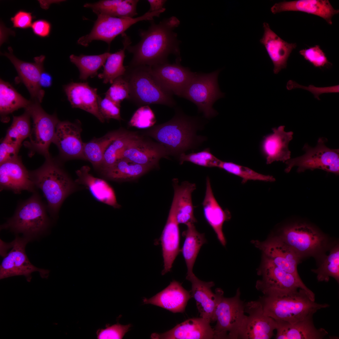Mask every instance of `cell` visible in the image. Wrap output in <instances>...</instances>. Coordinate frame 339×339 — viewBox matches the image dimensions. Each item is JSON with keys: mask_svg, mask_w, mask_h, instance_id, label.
Wrapping results in <instances>:
<instances>
[{"mask_svg": "<svg viewBox=\"0 0 339 339\" xmlns=\"http://www.w3.org/2000/svg\"><path fill=\"white\" fill-rule=\"evenodd\" d=\"M110 53L106 52L98 55L81 54L79 56L72 54L69 58L70 61L78 68L80 79L85 81L89 77H94L97 75L98 70L104 66Z\"/></svg>", "mask_w": 339, "mask_h": 339, "instance_id": "obj_39", "label": "cell"}, {"mask_svg": "<svg viewBox=\"0 0 339 339\" xmlns=\"http://www.w3.org/2000/svg\"><path fill=\"white\" fill-rule=\"evenodd\" d=\"M300 54L315 67H321L330 64L325 54L318 45L303 49Z\"/></svg>", "mask_w": 339, "mask_h": 339, "instance_id": "obj_48", "label": "cell"}, {"mask_svg": "<svg viewBox=\"0 0 339 339\" xmlns=\"http://www.w3.org/2000/svg\"><path fill=\"white\" fill-rule=\"evenodd\" d=\"M20 147L4 138L0 145V164L18 156Z\"/></svg>", "mask_w": 339, "mask_h": 339, "instance_id": "obj_51", "label": "cell"}, {"mask_svg": "<svg viewBox=\"0 0 339 339\" xmlns=\"http://www.w3.org/2000/svg\"><path fill=\"white\" fill-rule=\"evenodd\" d=\"M210 322L202 318L189 319L162 333H153V339H214V331Z\"/></svg>", "mask_w": 339, "mask_h": 339, "instance_id": "obj_23", "label": "cell"}, {"mask_svg": "<svg viewBox=\"0 0 339 339\" xmlns=\"http://www.w3.org/2000/svg\"><path fill=\"white\" fill-rule=\"evenodd\" d=\"M52 78L48 73L44 71L41 74L40 83V86L43 87H48L52 84Z\"/></svg>", "mask_w": 339, "mask_h": 339, "instance_id": "obj_54", "label": "cell"}, {"mask_svg": "<svg viewBox=\"0 0 339 339\" xmlns=\"http://www.w3.org/2000/svg\"><path fill=\"white\" fill-rule=\"evenodd\" d=\"M259 300L264 314L275 320L293 323L313 315L318 310L328 307L327 304L315 302L306 291L299 288L297 291L282 297L264 295Z\"/></svg>", "mask_w": 339, "mask_h": 339, "instance_id": "obj_3", "label": "cell"}, {"mask_svg": "<svg viewBox=\"0 0 339 339\" xmlns=\"http://www.w3.org/2000/svg\"><path fill=\"white\" fill-rule=\"evenodd\" d=\"M187 229L182 235L185 239L181 250L187 269L186 279L195 275L193 268L197 256L202 246L206 242L204 234L199 232L194 223L186 225Z\"/></svg>", "mask_w": 339, "mask_h": 339, "instance_id": "obj_34", "label": "cell"}, {"mask_svg": "<svg viewBox=\"0 0 339 339\" xmlns=\"http://www.w3.org/2000/svg\"><path fill=\"white\" fill-rule=\"evenodd\" d=\"M30 103L25 109L29 113L33 121V127L29 136V141L24 145L32 154L37 152L46 158L50 157L49 147L55 136L57 125L60 121L56 114L46 113L40 103L30 100Z\"/></svg>", "mask_w": 339, "mask_h": 339, "instance_id": "obj_11", "label": "cell"}, {"mask_svg": "<svg viewBox=\"0 0 339 339\" xmlns=\"http://www.w3.org/2000/svg\"><path fill=\"white\" fill-rule=\"evenodd\" d=\"M131 325L129 324L122 325L119 323L111 326H106L105 329H99L97 331V338L99 339H121L129 331Z\"/></svg>", "mask_w": 339, "mask_h": 339, "instance_id": "obj_50", "label": "cell"}, {"mask_svg": "<svg viewBox=\"0 0 339 339\" xmlns=\"http://www.w3.org/2000/svg\"><path fill=\"white\" fill-rule=\"evenodd\" d=\"M198 117L187 116L178 109L173 117L164 123L153 126L147 132L163 146L170 155H179L196 148L205 140L196 135L201 125Z\"/></svg>", "mask_w": 339, "mask_h": 339, "instance_id": "obj_2", "label": "cell"}, {"mask_svg": "<svg viewBox=\"0 0 339 339\" xmlns=\"http://www.w3.org/2000/svg\"><path fill=\"white\" fill-rule=\"evenodd\" d=\"M34 18L31 13L20 10L11 18V20L13 27L26 29L31 27Z\"/></svg>", "mask_w": 339, "mask_h": 339, "instance_id": "obj_52", "label": "cell"}, {"mask_svg": "<svg viewBox=\"0 0 339 339\" xmlns=\"http://www.w3.org/2000/svg\"><path fill=\"white\" fill-rule=\"evenodd\" d=\"M163 12L162 10L153 12L148 11L135 18H118L99 14L90 32L80 37L77 41L78 43L87 46L93 40H101L110 45L116 36L124 33L132 25L140 21L153 20L154 17H159Z\"/></svg>", "mask_w": 339, "mask_h": 339, "instance_id": "obj_12", "label": "cell"}, {"mask_svg": "<svg viewBox=\"0 0 339 339\" xmlns=\"http://www.w3.org/2000/svg\"><path fill=\"white\" fill-rule=\"evenodd\" d=\"M64 90L72 107L79 108L94 116L100 121L105 120L99 110L97 89L86 82H71L64 86Z\"/></svg>", "mask_w": 339, "mask_h": 339, "instance_id": "obj_25", "label": "cell"}, {"mask_svg": "<svg viewBox=\"0 0 339 339\" xmlns=\"http://www.w3.org/2000/svg\"><path fill=\"white\" fill-rule=\"evenodd\" d=\"M19 94L8 82L0 80V113L1 121H9L8 115L21 108L25 109L30 103Z\"/></svg>", "mask_w": 339, "mask_h": 339, "instance_id": "obj_36", "label": "cell"}, {"mask_svg": "<svg viewBox=\"0 0 339 339\" xmlns=\"http://www.w3.org/2000/svg\"><path fill=\"white\" fill-rule=\"evenodd\" d=\"M98 105L99 111L105 120L113 119L120 121L122 120L120 113L121 104L114 102L106 97L102 99L99 95Z\"/></svg>", "mask_w": 339, "mask_h": 339, "instance_id": "obj_47", "label": "cell"}, {"mask_svg": "<svg viewBox=\"0 0 339 339\" xmlns=\"http://www.w3.org/2000/svg\"><path fill=\"white\" fill-rule=\"evenodd\" d=\"M263 35L260 40L274 65L273 72L277 74L286 67L287 61L292 51L297 45L284 40L273 31L268 23H263Z\"/></svg>", "mask_w": 339, "mask_h": 339, "instance_id": "obj_27", "label": "cell"}, {"mask_svg": "<svg viewBox=\"0 0 339 339\" xmlns=\"http://www.w3.org/2000/svg\"><path fill=\"white\" fill-rule=\"evenodd\" d=\"M31 28L35 35L41 38L49 36L51 29V23L43 19L37 20L32 23Z\"/></svg>", "mask_w": 339, "mask_h": 339, "instance_id": "obj_53", "label": "cell"}, {"mask_svg": "<svg viewBox=\"0 0 339 339\" xmlns=\"http://www.w3.org/2000/svg\"><path fill=\"white\" fill-rule=\"evenodd\" d=\"M24 112L19 116H13V120L8 129L4 138L21 146L23 141L29 137L31 131L30 115L25 110Z\"/></svg>", "mask_w": 339, "mask_h": 339, "instance_id": "obj_40", "label": "cell"}, {"mask_svg": "<svg viewBox=\"0 0 339 339\" xmlns=\"http://www.w3.org/2000/svg\"><path fill=\"white\" fill-rule=\"evenodd\" d=\"M0 191L9 190L19 194L25 190L34 192L35 187L30 172L18 156L0 164Z\"/></svg>", "mask_w": 339, "mask_h": 339, "instance_id": "obj_21", "label": "cell"}, {"mask_svg": "<svg viewBox=\"0 0 339 339\" xmlns=\"http://www.w3.org/2000/svg\"><path fill=\"white\" fill-rule=\"evenodd\" d=\"M220 71L218 70L207 73L196 72L181 96L194 103L198 111L202 113L207 119L217 115L218 112L213 108V105L224 96L218 83Z\"/></svg>", "mask_w": 339, "mask_h": 339, "instance_id": "obj_9", "label": "cell"}, {"mask_svg": "<svg viewBox=\"0 0 339 339\" xmlns=\"http://www.w3.org/2000/svg\"><path fill=\"white\" fill-rule=\"evenodd\" d=\"M258 274L262 278L257 281L256 288L264 295L282 297L302 288L315 298V294L300 278L279 268L264 256Z\"/></svg>", "mask_w": 339, "mask_h": 339, "instance_id": "obj_7", "label": "cell"}, {"mask_svg": "<svg viewBox=\"0 0 339 339\" xmlns=\"http://www.w3.org/2000/svg\"><path fill=\"white\" fill-rule=\"evenodd\" d=\"M302 258L322 250L326 237L314 227L305 223H293L283 227L279 236Z\"/></svg>", "mask_w": 339, "mask_h": 339, "instance_id": "obj_13", "label": "cell"}, {"mask_svg": "<svg viewBox=\"0 0 339 339\" xmlns=\"http://www.w3.org/2000/svg\"><path fill=\"white\" fill-rule=\"evenodd\" d=\"M180 59L175 63L168 62L151 67V72L162 87L172 95L181 97L196 72L180 63Z\"/></svg>", "mask_w": 339, "mask_h": 339, "instance_id": "obj_17", "label": "cell"}, {"mask_svg": "<svg viewBox=\"0 0 339 339\" xmlns=\"http://www.w3.org/2000/svg\"><path fill=\"white\" fill-rule=\"evenodd\" d=\"M152 168L121 158L113 165L101 171L107 178L118 181L135 180L143 175Z\"/></svg>", "mask_w": 339, "mask_h": 339, "instance_id": "obj_33", "label": "cell"}, {"mask_svg": "<svg viewBox=\"0 0 339 339\" xmlns=\"http://www.w3.org/2000/svg\"><path fill=\"white\" fill-rule=\"evenodd\" d=\"M153 111L148 106H142L134 113L128 123V125L138 128L152 127L156 122Z\"/></svg>", "mask_w": 339, "mask_h": 339, "instance_id": "obj_46", "label": "cell"}, {"mask_svg": "<svg viewBox=\"0 0 339 339\" xmlns=\"http://www.w3.org/2000/svg\"><path fill=\"white\" fill-rule=\"evenodd\" d=\"M168 155L166 148L161 144L145 140L136 134L121 151L118 159L125 158L153 168L158 166L161 158Z\"/></svg>", "mask_w": 339, "mask_h": 339, "instance_id": "obj_18", "label": "cell"}, {"mask_svg": "<svg viewBox=\"0 0 339 339\" xmlns=\"http://www.w3.org/2000/svg\"><path fill=\"white\" fill-rule=\"evenodd\" d=\"M327 142L326 138L321 137L318 138L315 147L310 146L307 143L305 144L303 148L305 153L286 161L285 172L288 173L293 168L296 166L298 173L307 170L319 169L338 175L339 149L328 147L326 145Z\"/></svg>", "mask_w": 339, "mask_h": 339, "instance_id": "obj_10", "label": "cell"}, {"mask_svg": "<svg viewBox=\"0 0 339 339\" xmlns=\"http://www.w3.org/2000/svg\"><path fill=\"white\" fill-rule=\"evenodd\" d=\"M293 323L275 320L277 323V339H322L328 335L323 328H317L313 316Z\"/></svg>", "mask_w": 339, "mask_h": 339, "instance_id": "obj_30", "label": "cell"}, {"mask_svg": "<svg viewBox=\"0 0 339 339\" xmlns=\"http://www.w3.org/2000/svg\"><path fill=\"white\" fill-rule=\"evenodd\" d=\"M126 67L124 75L129 84V100L141 106L160 104L173 107L176 105L173 95L160 85L153 74L150 67Z\"/></svg>", "mask_w": 339, "mask_h": 339, "instance_id": "obj_5", "label": "cell"}, {"mask_svg": "<svg viewBox=\"0 0 339 339\" xmlns=\"http://www.w3.org/2000/svg\"><path fill=\"white\" fill-rule=\"evenodd\" d=\"M312 271L317 275L319 282H327L331 277L339 283V249L336 245L331 250L329 254L324 258L322 262L317 269Z\"/></svg>", "mask_w": 339, "mask_h": 339, "instance_id": "obj_41", "label": "cell"}, {"mask_svg": "<svg viewBox=\"0 0 339 339\" xmlns=\"http://www.w3.org/2000/svg\"><path fill=\"white\" fill-rule=\"evenodd\" d=\"M90 169L89 167L85 166L77 170L76 173L78 178L75 181L87 187L97 200L114 206L116 201L111 188L104 180L90 174Z\"/></svg>", "mask_w": 339, "mask_h": 339, "instance_id": "obj_35", "label": "cell"}, {"mask_svg": "<svg viewBox=\"0 0 339 339\" xmlns=\"http://www.w3.org/2000/svg\"><path fill=\"white\" fill-rule=\"evenodd\" d=\"M188 280L191 283V296L196 301L200 317L210 323L213 322L216 307L223 292L221 288H217L214 293L211 290L214 285L213 282L203 281L195 275Z\"/></svg>", "mask_w": 339, "mask_h": 339, "instance_id": "obj_24", "label": "cell"}, {"mask_svg": "<svg viewBox=\"0 0 339 339\" xmlns=\"http://www.w3.org/2000/svg\"><path fill=\"white\" fill-rule=\"evenodd\" d=\"M35 187L40 189L47 202V209L52 215L56 214L65 199L75 188L67 173L50 157L44 164L30 172Z\"/></svg>", "mask_w": 339, "mask_h": 339, "instance_id": "obj_4", "label": "cell"}, {"mask_svg": "<svg viewBox=\"0 0 339 339\" xmlns=\"http://www.w3.org/2000/svg\"><path fill=\"white\" fill-rule=\"evenodd\" d=\"M285 126L272 128V133L265 137L261 144L262 152L267 164L275 161L283 163L291 158L288 145L293 138V132L285 131Z\"/></svg>", "mask_w": 339, "mask_h": 339, "instance_id": "obj_26", "label": "cell"}, {"mask_svg": "<svg viewBox=\"0 0 339 339\" xmlns=\"http://www.w3.org/2000/svg\"><path fill=\"white\" fill-rule=\"evenodd\" d=\"M178 157L180 164L185 161H187L199 166L207 167H217L220 161L212 153L209 148L200 152L188 154L183 153Z\"/></svg>", "mask_w": 339, "mask_h": 339, "instance_id": "obj_44", "label": "cell"}, {"mask_svg": "<svg viewBox=\"0 0 339 339\" xmlns=\"http://www.w3.org/2000/svg\"><path fill=\"white\" fill-rule=\"evenodd\" d=\"M31 239L19 237L8 244L11 249L4 257L0 266V279L17 276H23L28 282L32 279V273L37 272L43 278L48 277L50 271L38 268L32 264L25 253V248Z\"/></svg>", "mask_w": 339, "mask_h": 339, "instance_id": "obj_14", "label": "cell"}, {"mask_svg": "<svg viewBox=\"0 0 339 339\" xmlns=\"http://www.w3.org/2000/svg\"><path fill=\"white\" fill-rule=\"evenodd\" d=\"M179 224L176 218L175 202L173 199L160 237L164 263L162 275L170 271L175 260L181 251Z\"/></svg>", "mask_w": 339, "mask_h": 339, "instance_id": "obj_22", "label": "cell"}, {"mask_svg": "<svg viewBox=\"0 0 339 339\" xmlns=\"http://www.w3.org/2000/svg\"><path fill=\"white\" fill-rule=\"evenodd\" d=\"M123 48L117 52L110 53L104 66L103 72L98 75V78L103 80L105 83L112 84L116 78L124 75L126 67L123 65L125 57V51L127 46L131 44L130 37L125 33L121 34Z\"/></svg>", "mask_w": 339, "mask_h": 339, "instance_id": "obj_37", "label": "cell"}, {"mask_svg": "<svg viewBox=\"0 0 339 339\" xmlns=\"http://www.w3.org/2000/svg\"><path fill=\"white\" fill-rule=\"evenodd\" d=\"M252 242L275 265L300 278L297 266L302 257L279 236L272 237L264 242L256 240Z\"/></svg>", "mask_w": 339, "mask_h": 339, "instance_id": "obj_19", "label": "cell"}, {"mask_svg": "<svg viewBox=\"0 0 339 339\" xmlns=\"http://www.w3.org/2000/svg\"><path fill=\"white\" fill-rule=\"evenodd\" d=\"M205 219L215 233L219 242L223 246L226 241L223 231V227L225 221L231 218L229 211L224 210L215 198L209 177L206 180V190L202 203Z\"/></svg>", "mask_w": 339, "mask_h": 339, "instance_id": "obj_31", "label": "cell"}, {"mask_svg": "<svg viewBox=\"0 0 339 339\" xmlns=\"http://www.w3.org/2000/svg\"><path fill=\"white\" fill-rule=\"evenodd\" d=\"M173 199L176 207V218L178 223L187 225L196 221L194 214V208L192 194L196 188V184L187 181L180 185L175 180L174 183Z\"/></svg>", "mask_w": 339, "mask_h": 339, "instance_id": "obj_32", "label": "cell"}, {"mask_svg": "<svg viewBox=\"0 0 339 339\" xmlns=\"http://www.w3.org/2000/svg\"><path fill=\"white\" fill-rule=\"evenodd\" d=\"M139 0H124L120 5L103 14L118 18H132L136 15L137 6Z\"/></svg>", "mask_w": 339, "mask_h": 339, "instance_id": "obj_49", "label": "cell"}, {"mask_svg": "<svg viewBox=\"0 0 339 339\" xmlns=\"http://www.w3.org/2000/svg\"><path fill=\"white\" fill-rule=\"evenodd\" d=\"M191 297V293L185 289L179 282L173 280L164 289L153 297L144 298L143 302L166 309L173 313H183L188 301Z\"/></svg>", "mask_w": 339, "mask_h": 339, "instance_id": "obj_29", "label": "cell"}, {"mask_svg": "<svg viewBox=\"0 0 339 339\" xmlns=\"http://www.w3.org/2000/svg\"><path fill=\"white\" fill-rule=\"evenodd\" d=\"M121 130L108 133L100 138H95L84 143L83 154L85 160L89 161L94 168L100 170L105 152L107 147L120 133Z\"/></svg>", "mask_w": 339, "mask_h": 339, "instance_id": "obj_38", "label": "cell"}, {"mask_svg": "<svg viewBox=\"0 0 339 339\" xmlns=\"http://www.w3.org/2000/svg\"><path fill=\"white\" fill-rule=\"evenodd\" d=\"M151 25L146 30H141L140 41L126 50L133 54L129 66H147L152 67L168 62L170 54L179 55V42L177 34L173 30L180 21L175 17L165 19L156 24L150 21Z\"/></svg>", "mask_w": 339, "mask_h": 339, "instance_id": "obj_1", "label": "cell"}, {"mask_svg": "<svg viewBox=\"0 0 339 339\" xmlns=\"http://www.w3.org/2000/svg\"><path fill=\"white\" fill-rule=\"evenodd\" d=\"M47 208L39 194L34 192L29 198L19 204L13 215L1 226V229L22 233L31 239L49 227Z\"/></svg>", "mask_w": 339, "mask_h": 339, "instance_id": "obj_6", "label": "cell"}, {"mask_svg": "<svg viewBox=\"0 0 339 339\" xmlns=\"http://www.w3.org/2000/svg\"><path fill=\"white\" fill-rule=\"evenodd\" d=\"M80 123L78 121L75 122L60 121L57 125L52 143L64 158L85 159Z\"/></svg>", "mask_w": 339, "mask_h": 339, "instance_id": "obj_20", "label": "cell"}, {"mask_svg": "<svg viewBox=\"0 0 339 339\" xmlns=\"http://www.w3.org/2000/svg\"><path fill=\"white\" fill-rule=\"evenodd\" d=\"M247 315L239 334V339H269L276 330V321L265 315L261 302L258 301L245 303Z\"/></svg>", "mask_w": 339, "mask_h": 339, "instance_id": "obj_15", "label": "cell"}, {"mask_svg": "<svg viewBox=\"0 0 339 339\" xmlns=\"http://www.w3.org/2000/svg\"><path fill=\"white\" fill-rule=\"evenodd\" d=\"M105 94V97L120 104L125 99L129 100V84L124 75L115 79Z\"/></svg>", "mask_w": 339, "mask_h": 339, "instance_id": "obj_45", "label": "cell"}, {"mask_svg": "<svg viewBox=\"0 0 339 339\" xmlns=\"http://www.w3.org/2000/svg\"><path fill=\"white\" fill-rule=\"evenodd\" d=\"M150 8L148 10L150 12H153L159 10L164 8L163 6L166 2L163 0H148Z\"/></svg>", "mask_w": 339, "mask_h": 339, "instance_id": "obj_55", "label": "cell"}, {"mask_svg": "<svg viewBox=\"0 0 339 339\" xmlns=\"http://www.w3.org/2000/svg\"><path fill=\"white\" fill-rule=\"evenodd\" d=\"M274 14L285 11H299L322 18L329 24H332L333 16L339 13L328 0H297L283 1L275 3L271 8Z\"/></svg>", "mask_w": 339, "mask_h": 339, "instance_id": "obj_28", "label": "cell"}, {"mask_svg": "<svg viewBox=\"0 0 339 339\" xmlns=\"http://www.w3.org/2000/svg\"><path fill=\"white\" fill-rule=\"evenodd\" d=\"M217 168L240 177L242 179V183L243 184L249 180L269 182H272L275 180V178L272 175L258 173L249 168L232 162L220 160Z\"/></svg>", "mask_w": 339, "mask_h": 339, "instance_id": "obj_43", "label": "cell"}, {"mask_svg": "<svg viewBox=\"0 0 339 339\" xmlns=\"http://www.w3.org/2000/svg\"><path fill=\"white\" fill-rule=\"evenodd\" d=\"M134 133L121 130L120 133L109 144L105 152L101 171L114 164L118 160L123 148L136 135Z\"/></svg>", "mask_w": 339, "mask_h": 339, "instance_id": "obj_42", "label": "cell"}, {"mask_svg": "<svg viewBox=\"0 0 339 339\" xmlns=\"http://www.w3.org/2000/svg\"><path fill=\"white\" fill-rule=\"evenodd\" d=\"M8 50L9 53L5 52L2 55L7 57L13 65L18 73L19 80L28 90L30 100L41 103L45 91L41 88L40 80L41 74L44 71L43 63L45 56L41 55L35 57L34 62H26L16 57L11 47H8Z\"/></svg>", "mask_w": 339, "mask_h": 339, "instance_id": "obj_16", "label": "cell"}, {"mask_svg": "<svg viewBox=\"0 0 339 339\" xmlns=\"http://www.w3.org/2000/svg\"><path fill=\"white\" fill-rule=\"evenodd\" d=\"M239 288L234 296L226 298L222 295L216 307L213 322L214 339H238L247 315L245 314V303L240 298Z\"/></svg>", "mask_w": 339, "mask_h": 339, "instance_id": "obj_8", "label": "cell"}]
</instances>
